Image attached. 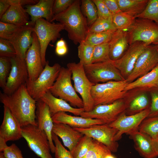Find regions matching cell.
I'll use <instances>...</instances> for the list:
<instances>
[{"label":"cell","instance_id":"cell-36","mask_svg":"<svg viewBox=\"0 0 158 158\" xmlns=\"http://www.w3.org/2000/svg\"><path fill=\"white\" fill-rule=\"evenodd\" d=\"M93 139L84 135L70 152L73 158H83L89 150Z\"/></svg>","mask_w":158,"mask_h":158},{"label":"cell","instance_id":"cell-47","mask_svg":"<svg viewBox=\"0 0 158 158\" xmlns=\"http://www.w3.org/2000/svg\"><path fill=\"white\" fill-rule=\"evenodd\" d=\"M97 9L98 17L112 19V14L103 0H92Z\"/></svg>","mask_w":158,"mask_h":158},{"label":"cell","instance_id":"cell-40","mask_svg":"<svg viewBox=\"0 0 158 158\" xmlns=\"http://www.w3.org/2000/svg\"><path fill=\"white\" fill-rule=\"evenodd\" d=\"M109 53L108 43L95 46L92 63L110 61Z\"/></svg>","mask_w":158,"mask_h":158},{"label":"cell","instance_id":"cell-25","mask_svg":"<svg viewBox=\"0 0 158 158\" xmlns=\"http://www.w3.org/2000/svg\"><path fill=\"white\" fill-rule=\"evenodd\" d=\"M108 44L110 60L112 61L118 60L129 46L127 31L117 30Z\"/></svg>","mask_w":158,"mask_h":158},{"label":"cell","instance_id":"cell-33","mask_svg":"<svg viewBox=\"0 0 158 158\" xmlns=\"http://www.w3.org/2000/svg\"><path fill=\"white\" fill-rule=\"evenodd\" d=\"M111 152L104 145L93 139L89 150L83 158H106Z\"/></svg>","mask_w":158,"mask_h":158},{"label":"cell","instance_id":"cell-54","mask_svg":"<svg viewBox=\"0 0 158 158\" xmlns=\"http://www.w3.org/2000/svg\"><path fill=\"white\" fill-rule=\"evenodd\" d=\"M153 139L155 150L157 157H158V138H156Z\"/></svg>","mask_w":158,"mask_h":158},{"label":"cell","instance_id":"cell-15","mask_svg":"<svg viewBox=\"0 0 158 158\" xmlns=\"http://www.w3.org/2000/svg\"><path fill=\"white\" fill-rule=\"evenodd\" d=\"M11 69L7 78L3 92L11 95L22 85L26 83L28 79L27 68L25 59L17 56L10 59Z\"/></svg>","mask_w":158,"mask_h":158},{"label":"cell","instance_id":"cell-58","mask_svg":"<svg viewBox=\"0 0 158 158\" xmlns=\"http://www.w3.org/2000/svg\"><path fill=\"white\" fill-rule=\"evenodd\" d=\"M157 138H158V136H157Z\"/></svg>","mask_w":158,"mask_h":158},{"label":"cell","instance_id":"cell-24","mask_svg":"<svg viewBox=\"0 0 158 158\" xmlns=\"http://www.w3.org/2000/svg\"><path fill=\"white\" fill-rule=\"evenodd\" d=\"M52 132L61 139L64 145L71 152L84 135L70 126L60 123H54Z\"/></svg>","mask_w":158,"mask_h":158},{"label":"cell","instance_id":"cell-41","mask_svg":"<svg viewBox=\"0 0 158 158\" xmlns=\"http://www.w3.org/2000/svg\"><path fill=\"white\" fill-rule=\"evenodd\" d=\"M11 68L10 59L0 57V87L3 90Z\"/></svg>","mask_w":158,"mask_h":158},{"label":"cell","instance_id":"cell-4","mask_svg":"<svg viewBox=\"0 0 158 158\" xmlns=\"http://www.w3.org/2000/svg\"><path fill=\"white\" fill-rule=\"evenodd\" d=\"M128 83L125 80L110 81L93 85L91 95L95 106L111 104L121 99L127 92L125 89Z\"/></svg>","mask_w":158,"mask_h":158},{"label":"cell","instance_id":"cell-55","mask_svg":"<svg viewBox=\"0 0 158 158\" xmlns=\"http://www.w3.org/2000/svg\"><path fill=\"white\" fill-rule=\"evenodd\" d=\"M66 45L65 41L63 38H61L60 40H58L56 43V47L59 46H65Z\"/></svg>","mask_w":158,"mask_h":158},{"label":"cell","instance_id":"cell-1","mask_svg":"<svg viewBox=\"0 0 158 158\" xmlns=\"http://www.w3.org/2000/svg\"><path fill=\"white\" fill-rule=\"evenodd\" d=\"M0 101L9 109L21 127L30 124L37 126V101L29 94L26 83L11 95L0 92Z\"/></svg>","mask_w":158,"mask_h":158},{"label":"cell","instance_id":"cell-38","mask_svg":"<svg viewBox=\"0 0 158 158\" xmlns=\"http://www.w3.org/2000/svg\"><path fill=\"white\" fill-rule=\"evenodd\" d=\"M137 18L149 19L158 24V0H149L144 10Z\"/></svg>","mask_w":158,"mask_h":158},{"label":"cell","instance_id":"cell-18","mask_svg":"<svg viewBox=\"0 0 158 158\" xmlns=\"http://www.w3.org/2000/svg\"><path fill=\"white\" fill-rule=\"evenodd\" d=\"M0 137L6 142L18 140L23 137L19 123L9 109L4 106V117L0 127Z\"/></svg>","mask_w":158,"mask_h":158},{"label":"cell","instance_id":"cell-43","mask_svg":"<svg viewBox=\"0 0 158 158\" xmlns=\"http://www.w3.org/2000/svg\"><path fill=\"white\" fill-rule=\"evenodd\" d=\"M21 27L0 21V38L9 40Z\"/></svg>","mask_w":158,"mask_h":158},{"label":"cell","instance_id":"cell-7","mask_svg":"<svg viewBox=\"0 0 158 158\" xmlns=\"http://www.w3.org/2000/svg\"><path fill=\"white\" fill-rule=\"evenodd\" d=\"M127 32L129 45L136 42L147 46L158 43V24L152 20L136 18Z\"/></svg>","mask_w":158,"mask_h":158},{"label":"cell","instance_id":"cell-60","mask_svg":"<svg viewBox=\"0 0 158 158\" xmlns=\"http://www.w3.org/2000/svg\"></svg>","mask_w":158,"mask_h":158},{"label":"cell","instance_id":"cell-26","mask_svg":"<svg viewBox=\"0 0 158 158\" xmlns=\"http://www.w3.org/2000/svg\"><path fill=\"white\" fill-rule=\"evenodd\" d=\"M51 117L54 123H63L74 128H84L95 125L105 124L100 120L73 116L64 112H58Z\"/></svg>","mask_w":158,"mask_h":158},{"label":"cell","instance_id":"cell-49","mask_svg":"<svg viewBox=\"0 0 158 158\" xmlns=\"http://www.w3.org/2000/svg\"><path fill=\"white\" fill-rule=\"evenodd\" d=\"M104 3L112 13H116L121 12L116 0H103Z\"/></svg>","mask_w":158,"mask_h":158},{"label":"cell","instance_id":"cell-10","mask_svg":"<svg viewBox=\"0 0 158 158\" xmlns=\"http://www.w3.org/2000/svg\"><path fill=\"white\" fill-rule=\"evenodd\" d=\"M85 74L90 82L96 84L110 81L125 80L120 71L108 61L92 63L84 66Z\"/></svg>","mask_w":158,"mask_h":158},{"label":"cell","instance_id":"cell-45","mask_svg":"<svg viewBox=\"0 0 158 158\" xmlns=\"http://www.w3.org/2000/svg\"><path fill=\"white\" fill-rule=\"evenodd\" d=\"M151 102L148 117L158 116V86L150 89Z\"/></svg>","mask_w":158,"mask_h":158},{"label":"cell","instance_id":"cell-56","mask_svg":"<svg viewBox=\"0 0 158 158\" xmlns=\"http://www.w3.org/2000/svg\"><path fill=\"white\" fill-rule=\"evenodd\" d=\"M0 158H5L3 152H0Z\"/></svg>","mask_w":158,"mask_h":158},{"label":"cell","instance_id":"cell-37","mask_svg":"<svg viewBox=\"0 0 158 158\" xmlns=\"http://www.w3.org/2000/svg\"><path fill=\"white\" fill-rule=\"evenodd\" d=\"M116 30L112 19L98 17L95 22L89 27L88 33L101 32Z\"/></svg>","mask_w":158,"mask_h":158},{"label":"cell","instance_id":"cell-35","mask_svg":"<svg viewBox=\"0 0 158 158\" xmlns=\"http://www.w3.org/2000/svg\"><path fill=\"white\" fill-rule=\"evenodd\" d=\"M94 47L85 40L79 44L78 47V56L79 62L83 66L92 63Z\"/></svg>","mask_w":158,"mask_h":158},{"label":"cell","instance_id":"cell-5","mask_svg":"<svg viewBox=\"0 0 158 158\" xmlns=\"http://www.w3.org/2000/svg\"><path fill=\"white\" fill-rule=\"evenodd\" d=\"M67 66L72 72L71 78L74 83V87L82 98L85 111H91L95 107L91 90L95 84L88 79L85 74L84 66L80 62L69 63Z\"/></svg>","mask_w":158,"mask_h":158},{"label":"cell","instance_id":"cell-48","mask_svg":"<svg viewBox=\"0 0 158 158\" xmlns=\"http://www.w3.org/2000/svg\"><path fill=\"white\" fill-rule=\"evenodd\" d=\"M3 152L5 158H24L21 150L14 143L8 146Z\"/></svg>","mask_w":158,"mask_h":158},{"label":"cell","instance_id":"cell-34","mask_svg":"<svg viewBox=\"0 0 158 158\" xmlns=\"http://www.w3.org/2000/svg\"><path fill=\"white\" fill-rule=\"evenodd\" d=\"M115 31H109L97 33L89 32L85 41L93 46L108 43L111 40Z\"/></svg>","mask_w":158,"mask_h":158},{"label":"cell","instance_id":"cell-22","mask_svg":"<svg viewBox=\"0 0 158 158\" xmlns=\"http://www.w3.org/2000/svg\"><path fill=\"white\" fill-rule=\"evenodd\" d=\"M128 135L134 142L135 149L142 157L144 158H156L157 157L153 139L151 137L138 130Z\"/></svg>","mask_w":158,"mask_h":158},{"label":"cell","instance_id":"cell-31","mask_svg":"<svg viewBox=\"0 0 158 158\" xmlns=\"http://www.w3.org/2000/svg\"><path fill=\"white\" fill-rule=\"evenodd\" d=\"M138 130L153 139L156 138L158 136V116L145 118L140 124Z\"/></svg>","mask_w":158,"mask_h":158},{"label":"cell","instance_id":"cell-13","mask_svg":"<svg viewBox=\"0 0 158 158\" xmlns=\"http://www.w3.org/2000/svg\"><path fill=\"white\" fill-rule=\"evenodd\" d=\"M158 64V52L156 45H148L138 57L132 71L126 80L130 83L151 71Z\"/></svg>","mask_w":158,"mask_h":158},{"label":"cell","instance_id":"cell-21","mask_svg":"<svg viewBox=\"0 0 158 158\" xmlns=\"http://www.w3.org/2000/svg\"><path fill=\"white\" fill-rule=\"evenodd\" d=\"M54 0H40L36 4L24 6L30 16V23L34 26L36 21L43 18L51 22L54 15L52 8Z\"/></svg>","mask_w":158,"mask_h":158},{"label":"cell","instance_id":"cell-50","mask_svg":"<svg viewBox=\"0 0 158 158\" xmlns=\"http://www.w3.org/2000/svg\"><path fill=\"white\" fill-rule=\"evenodd\" d=\"M8 3L11 5H19L22 6L34 5L39 0H7Z\"/></svg>","mask_w":158,"mask_h":158},{"label":"cell","instance_id":"cell-20","mask_svg":"<svg viewBox=\"0 0 158 158\" xmlns=\"http://www.w3.org/2000/svg\"><path fill=\"white\" fill-rule=\"evenodd\" d=\"M35 113L37 126L46 133L49 141L51 152L54 153L55 146L53 143L52 136L54 122L49 107L41 100L37 101Z\"/></svg>","mask_w":158,"mask_h":158},{"label":"cell","instance_id":"cell-28","mask_svg":"<svg viewBox=\"0 0 158 158\" xmlns=\"http://www.w3.org/2000/svg\"><path fill=\"white\" fill-rule=\"evenodd\" d=\"M158 64L152 70L134 81L128 83L125 90L128 91L137 88L150 89L158 86Z\"/></svg>","mask_w":158,"mask_h":158},{"label":"cell","instance_id":"cell-39","mask_svg":"<svg viewBox=\"0 0 158 158\" xmlns=\"http://www.w3.org/2000/svg\"><path fill=\"white\" fill-rule=\"evenodd\" d=\"M149 105V100L147 95L142 93L136 97L130 102L129 109L130 111L137 113L150 107Z\"/></svg>","mask_w":158,"mask_h":158},{"label":"cell","instance_id":"cell-9","mask_svg":"<svg viewBox=\"0 0 158 158\" xmlns=\"http://www.w3.org/2000/svg\"><path fill=\"white\" fill-rule=\"evenodd\" d=\"M21 128L22 137L32 151L41 158H53L47 136L44 130L30 124Z\"/></svg>","mask_w":158,"mask_h":158},{"label":"cell","instance_id":"cell-44","mask_svg":"<svg viewBox=\"0 0 158 158\" xmlns=\"http://www.w3.org/2000/svg\"><path fill=\"white\" fill-rule=\"evenodd\" d=\"M52 139L54 142L55 158H73L71 152L63 146L59 140L58 136L52 132Z\"/></svg>","mask_w":158,"mask_h":158},{"label":"cell","instance_id":"cell-27","mask_svg":"<svg viewBox=\"0 0 158 158\" xmlns=\"http://www.w3.org/2000/svg\"><path fill=\"white\" fill-rule=\"evenodd\" d=\"M28 15L23 6L11 5L2 16L0 21L22 27L30 23Z\"/></svg>","mask_w":158,"mask_h":158},{"label":"cell","instance_id":"cell-11","mask_svg":"<svg viewBox=\"0 0 158 158\" xmlns=\"http://www.w3.org/2000/svg\"><path fill=\"white\" fill-rule=\"evenodd\" d=\"M128 105L126 101L121 99L111 104L95 106L91 111L83 112L80 116L85 118L100 120L105 124H109L125 112Z\"/></svg>","mask_w":158,"mask_h":158},{"label":"cell","instance_id":"cell-32","mask_svg":"<svg viewBox=\"0 0 158 158\" xmlns=\"http://www.w3.org/2000/svg\"><path fill=\"white\" fill-rule=\"evenodd\" d=\"M81 3V11L86 18L90 27L98 18L96 6L92 0H82Z\"/></svg>","mask_w":158,"mask_h":158},{"label":"cell","instance_id":"cell-16","mask_svg":"<svg viewBox=\"0 0 158 158\" xmlns=\"http://www.w3.org/2000/svg\"><path fill=\"white\" fill-rule=\"evenodd\" d=\"M147 46L141 42H136L129 45L123 55L118 60L112 61L113 64L126 79L132 71L138 57Z\"/></svg>","mask_w":158,"mask_h":158},{"label":"cell","instance_id":"cell-57","mask_svg":"<svg viewBox=\"0 0 158 158\" xmlns=\"http://www.w3.org/2000/svg\"><path fill=\"white\" fill-rule=\"evenodd\" d=\"M155 45L157 48V49H158V43Z\"/></svg>","mask_w":158,"mask_h":158},{"label":"cell","instance_id":"cell-42","mask_svg":"<svg viewBox=\"0 0 158 158\" xmlns=\"http://www.w3.org/2000/svg\"><path fill=\"white\" fill-rule=\"evenodd\" d=\"M16 56L11 43L7 40L0 38V57L11 59Z\"/></svg>","mask_w":158,"mask_h":158},{"label":"cell","instance_id":"cell-8","mask_svg":"<svg viewBox=\"0 0 158 158\" xmlns=\"http://www.w3.org/2000/svg\"><path fill=\"white\" fill-rule=\"evenodd\" d=\"M64 30L60 23H52L43 18L37 20L34 26L33 31L36 34L40 46L43 66L44 67L46 61V53L49 43H54L60 38V32Z\"/></svg>","mask_w":158,"mask_h":158},{"label":"cell","instance_id":"cell-3","mask_svg":"<svg viewBox=\"0 0 158 158\" xmlns=\"http://www.w3.org/2000/svg\"><path fill=\"white\" fill-rule=\"evenodd\" d=\"M72 75L70 69L61 67L58 75L49 91L55 97L69 102L74 107L83 108L82 99L78 95L72 84Z\"/></svg>","mask_w":158,"mask_h":158},{"label":"cell","instance_id":"cell-59","mask_svg":"<svg viewBox=\"0 0 158 158\" xmlns=\"http://www.w3.org/2000/svg\"><path fill=\"white\" fill-rule=\"evenodd\" d=\"M157 49V51H158V49Z\"/></svg>","mask_w":158,"mask_h":158},{"label":"cell","instance_id":"cell-2","mask_svg":"<svg viewBox=\"0 0 158 158\" xmlns=\"http://www.w3.org/2000/svg\"><path fill=\"white\" fill-rule=\"evenodd\" d=\"M80 1L75 0L67 9L55 15L51 22L56 20L63 25L69 39L75 45L85 40L88 33L87 20L81 11Z\"/></svg>","mask_w":158,"mask_h":158},{"label":"cell","instance_id":"cell-23","mask_svg":"<svg viewBox=\"0 0 158 158\" xmlns=\"http://www.w3.org/2000/svg\"><path fill=\"white\" fill-rule=\"evenodd\" d=\"M49 107L51 116L59 112H69L76 116L80 115L85 111L83 108L72 107L64 100L53 95L49 91L41 98Z\"/></svg>","mask_w":158,"mask_h":158},{"label":"cell","instance_id":"cell-53","mask_svg":"<svg viewBox=\"0 0 158 158\" xmlns=\"http://www.w3.org/2000/svg\"><path fill=\"white\" fill-rule=\"evenodd\" d=\"M6 142L3 139L0 137V152H3L8 147Z\"/></svg>","mask_w":158,"mask_h":158},{"label":"cell","instance_id":"cell-46","mask_svg":"<svg viewBox=\"0 0 158 158\" xmlns=\"http://www.w3.org/2000/svg\"><path fill=\"white\" fill-rule=\"evenodd\" d=\"M75 0H55L52 8L54 16L63 12L67 9Z\"/></svg>","mask_w":158,"mask_h":158},{"label":"cell","instance_id":"cell-14","mask_svg":"<svg viewBox=\"0 0 158 158\" xmlns=\"http://www.w3.org/2000/svg\"><path fill=\"white\" fill-rule=\"evenodd\" d=\"M150 107L140 112L127 115L125 112L121 113L114 121L109 124L111 127L117 130L114 140L117 141L125 133H130L138 130L142 122L148 117Z\"/></svg>","mask_w":158,"mask_h":158},{"label":"cell","instance_id":"cell-30","mask_svg":"<svg viewBox=\"0 0 158 158\" xmlns=\"http://www.w3.org/2000/svg\"><path fill=\"white\" fill-rule=\"evenodd\" d=\"M136 18L121 11L112 16V22L117 30H126L133 24Z\"/></svg>","mask_w":158,"mask_h":158},{"label":"cell","instance_id":"cell-29","mask_svg":"<svg viewBox=\"0 0 158 158\" xmlns=\"http://www.w3.org/2000/svg\"><path fill=\"white\" fill-rule=\"evenodd\" d=\"M120 10L136 18L146 8L149 0H116Z\"/></svg>","mask_w":158,"mask_h":158},{"label":"cell","instance_id":"cell-17","mask_svg":"<svg viewBox=\"0 0 158 158\" xmlns=\"http://www.w3.org/2000/svg\"><path fill=\"white\" fill-rule=\"evenodd\" d=\"M32 35V42L26 52L25 59L28 73V80L30 81L35 80L44 69L37 37L34 32Z\"/></svg>","mask_w":158,"mask_h":158},{"label":"cell","instance_id":"cell-52","mask_svg":"<svg viewBox=\"0 0 158 158\" xmlns=\"http://www.w3.org/2000/svg\"><path fill=\"white\" fill-rule=\"evenodd\" d=\"M68 51L67 45L56 47L55 52L58 56H63L65 55L67 53Z\"/></svg>","mask_w":158,"mask_h":158},{"label":"cell","instance_id":"cell-51","mask_svg":"<svg viewBox=\"0 0 158 158\" xmlns=\"http://www.w3.org/2000/svg\"><path fill=\"white\" fill-rule=\"evenodd\" d=\"M10 6L7 0H0V19Z\"/></svg>","mask_w":158,"mask_h":158},{"label":"cell","instance_id":"cell-12","mask_svg":"<svg viewBox=\"0 0 158 158\" xmlns=\"http://www.w3.org/2000/svg\"><path fill=\"white\" fill-rule=\"evenodd\" d=\"M73 128L83 135L102 143L111 152H116L117 151L119 145L114 140L117 130L109 124L95 125L84 128Z\"/></svg>","mask_w":158,"mask_h":158},{"label":"cell","instance_id":"cell-6","mask_svg":"<svg viewBox=\"0 0 158 158\" xmlns=\"http://www.w3.org/2000/svg\"><path fill=\"white\" fill-rule=\"evenodd\" d=\"M58 63L53 66L49 65L46 61L44 69L38 77L34 81L28 80L26 83L27 90L30 95L36 101L49 91L55 82L61 68Z\"/></svg>","mask_w":158,"mask_h":158},{"label":"cell","instance_id":"cell-19","mask_svg":"<svg viewBox=\"0 0 158 158\" xmlns=\"http://www.w3.org/2000/svg\"><path fill=\"white\" fill-rule=\"evenodd\" d=\"M34 26L30 23L21 27L8 41L13 47L17 56L25 59L26 52L32 44Z\"/></svg>","mask_w":158,"mask_h":158}]
</instances>
